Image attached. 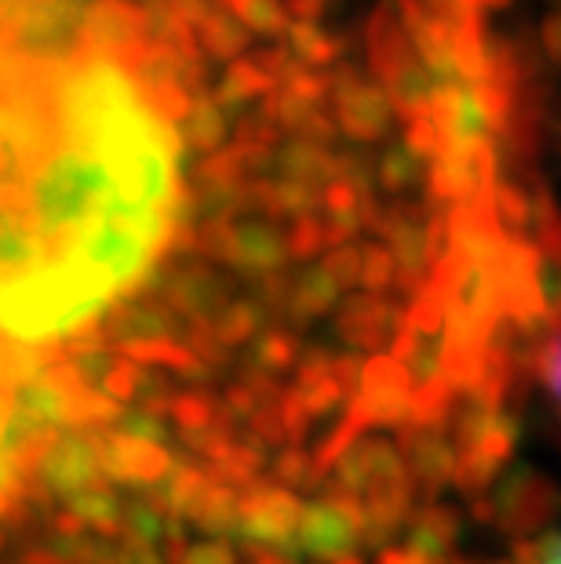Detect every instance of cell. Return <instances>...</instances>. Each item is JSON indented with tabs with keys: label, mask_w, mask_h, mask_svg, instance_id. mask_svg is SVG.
Wrapping results in <instances>:
<instances>
[{
	"label": "cell",
	"mask_w": 561,
	"mask_h": 564,
	"mask_svg": "<svg viewBox=\"0 0 561 564\" xmlns=\"http://www.w3.org/2000/svg\"><path fill=\"white\" fill-rule=\"evenodd\" d=\"M22 343H26V335H22L15 292L0 281V507L11 491L22 444L37 434L47 419L37 401L41 350Z\"/></svg>",
	"instance_id": "obj_1"
},
{
	"label": "cell",
	"mask_w": 561,
	"mask_h": 564,
	"mask_svg": "<svg viewBox=\"0 0 561 564\" xmlns=\"http://www.w3.org/2000/svg\"><path fill=\"white\" fill-rule=\"evenodd\" d=\"M452 444H456V485L463 496H477L482 499L499 470L515 459L518 448V419L507 412H485V408H471L460 404L456 423H452Z\"/></svg>",
	"instance_id": "obj_2"
},
{
	"label": "cell",
	"mask_w": 561,
	"mask_h": 564,
	"mask_svg": "<svg viewBox=\"0 0 561 564\" xmlns=\"http://www.w3.org/2000/svg\"><path fill=\"white\" fill-rule=\"evenodd\" d=\"M150 44V11L136 0H95L80 22L77 63L128 66Z\"/></svg>",
	"instance_id": "obj_3"
},
{
	"label": "cell",
	"mask_w": 561,
	"mask_h": 564,
	"mask_svg": "<svg viewBox=\"0 0 561 564\" xmlns=\"http://www.w3.org/2000/svg\"><path fill=\"white\" fill-rule=\"evenodd\" d=\"M499 150L493 142H471V147H445L427 175V197L431 208H456L482 194H493L499 183Z\"/></svg>",
	"instance_id": "obj_4"
},
{
	"label": "cell",
	"mask_w": 561,
	"mask_h": 564,
	"mask_svg": "<svg viewBox=\"0 0 561 564\" xmlns=\"http://www.w3.org/2000/svg\"><path fill=\"white\" fill-rule=\"evenodd\" d=\"M332 113L343 135L354 142H379L393 124V106L387 99L384 84L365 77L357 66L332 69Z\"/></svg>",
	"instance_id": "obj_5"
},
{
	"label": "cell",
	"mask_w": 561,
	"mask_h": 564,
	"mask_svg": "<svg viewBox=\"0 0 561 564\" xmlns=\"http://www.w3.org/2000/svg\"><path fill=\"white\" fill-rule=\"evenodd\" d=\"M412 376L398 357H376L365 368L362 390L350 408V415L343 419L357 437L365 426H398L412 415Z\"/></svg>",
	"instance_id": "obj_6"
},
{
	"label": "cell",
	"mask_w": 561,
	"mask_h": 564,
	"mask_svg": "<svg viewBox=\"0 0 561 564\" xmlns=\"http://www.w3.org/2000/svg\"><path fill=\"white\" fill-rule=\"evenodd\" d=\"M496 524L507 535L529 539L561 510V491L547 474L532 470V466H518L499 481L493 496Z\"/></svg>",
	"instance_id": "obj_7"
},
{
	"label": "cell",
	"mask_w": 561,
	"mask_h": 564,
	"mask_svg": "<svg viewBox=\"0 0 561 564\" xmlns=\"http://www.w3.org/2000/svg\"><path fill=\"white\" fill-rule=\"evenodd\" d=\"M205 245L216 256L230 259L234 267L248 273H267L278 270L289 259V241L267 223H212L205 234Z\"/></svg>",
	"instance_id": "obj_8"
},
{
	"label": "cell",
	"mask_w": 561,
	"mask_h": 564,
	"mask_svg": "<svg viewBox=\"0 0 561 564\" xmlns=\"http://www.w3.org/2000/svg\"><path fill=\"white\" fill-rule=\"evenodd\" d=\"M303 510L289 491L281 488H256L252 496L245 499L241 513H237V528L245 532V539L252 543H267V546H295L300 543V524H303Z\"/></svg>",
	"instance_id": "obj_9"
},
{
	"label": "cell",
	"mask_w": 561,
	"mask_h": 564,
	"mask_svg": "<svg viewBox=\"0 0 561 564\" xmlns=\"http://www.w3.org/2000/svg\"><path fill=\"white\" fill-rule=\"evenodd\" d=\"M401 452L409 477L427 496H438L449 481H456V444H452L449 430H423V426H404Z\"/></svg>",
	"instance_id": "obj_10"
},
{
	"label": "cell",
	"mask_w": 561,
	"mask_h": 564,
	"mask_svg": "<svg viewBox=\"0 0 561 564\" xmlns=\"http://www.w3.org/2000/svg\"><path fill=\"white\" fill-rule=\"evenodd\" d=\"M404 314L409 310L387 303L379 295H362V299H350L343 306V317H339V332L346 343L354 346H384V343H398V335L404 328Z\"/></svg>",
	"instance_id": "obj_11"
},
{
	"label": "cell",
	"mask_w": 561,
	"mask_h": 564,
	"mask_svg": "<svg viewBox=\"0 0 561 564\" xmlns=\"http://www.w3.org/2000/svg\"><path fill=\"white\" fill-rule=\"evenodd\" d=\"M273 172L281 175V183H300L310 189H321L336 183V153H328L325 147H314L306 139H292L273 153Z\"/></svg>",
	"instance_id": "obj_12"
},
{
	"label": "cell",
	"mask_w": 561,
	"mask_h": 564,
	"mask_svg": "<svg viewBox=\"0 0 561 564\" xmlns=\"http://www.w3.org/2000/svg\"><path fill=\"white\" fill-rule=\"evenodd\" d=\"M103 466L128 481H158L169 470V455L150 437H114L103 448Z\"/></svg>",
	"instance_id": "obj_13"
},
{
	"label": "cell",
	"mask_w": 561,
	"mask_h": 564,
	"mask_svg": "<svg viewBox=\"0 0 561 564\" xmlns=\"http://www.w3.org/2000/svg\"><path fill=\"white\" fill-rule=\"evenodd\" d=\"M460 539V513L452 507H423L409 521V546L420 550L423 557L438 564H449L452 546Z\"/></svg>",
	"instance_id": "obj_14"
},
{
	"label": "cell",
	"mask_w": 561,
	"mask_h": 564,
	"mask_svg": "<svg viewBox=\"0 0 561 564\" xmlns=\"http://www.w3.org/2000/svg\"><path fill=\"white\" fill-rule=\"evenodd\" d=\"M197 44L212 63H237L245 52H252V33L241 19L216 4V11L197 26Z\"/></svg>",
	"instance_id": "obj_15"
},
{
	"label": "cell",
	"mask_w": 561,
	"mask_h": 564,
	"mask_svg": "<svg viewBox=\"0 0 561 564\" xmlns=\"http://www.w3.org/2000/svg\"><path fill=\"white\" fill-rule=\"evenodd\" d=\"M273 88H278V80H273L252 55H245V58H237V63H230V69L223 74L219 88L212 95H216V102L226 113H237V106H245L248 99H256V95H270Z\"/></svg>",
	"instance_id": "obj_16"
},
{
	"label": "cell",
	"mask_w": 561,
	"mask_h": 564,
	"mask_svg": "<svg viewBox=\"0 0 561 564\" xmlns=\"http://www.w3.org/2000/svg\"><path fill=\"white\" fill-rule=\"evenodd\" d=\"M226 139V110L216 102V95H197L183 121V142L197 153H219Z\"/></svg>",
	"instance_id": "obj_17"
},
{
	"label": "cell",
	"mask_w": 561,
	"mask_h": 564,
	"mask_svg": "<svg viewBox=\"0 0 561 564\" xmlns=\"http://www.w3.org/2000/svg\"><path fill=\"white\" fill-rule=\"evenodd\" d=\"M95 477V455L85 441L69 437L63 441L58 448L52 452V459H47V481L63 491H80L88 488V481Z\"/></svg>",
	"instance_id": "obj_18"
},
{
	"label": "cell",
	"mask_w": 561,
	"mask_h": 564,
	"mask_svg": "<svg viewBox=\"0 0 561 564\" xmlns=\"http://www.w3.org/2000/svg\"><path fill=\"white\" fill-rule=\"evenodd\" d=\"M427 175H431V167H427L423 158H416L404 142H393L376 164V178L387 194H412V189H420V183H427Z\"/></svg>",
	"instance_id": "obj_19"
},
{
	"label": "cell",
	"mask_w": 561,
	"mask_h": 564,
	"mask_svg": "<svg viewBox=\"0 0 561 564\" xmlns=\"http://www.w3.org/2000/svg\"><path fill=\"white\" fill-rule=\"evenodd\" d=\"M284 44L292 47V55L300 58L306 69L332 66L343 55V47H346L343 37H332V33L321 30L317 22H292V30H289V37H284Z\"/></svg>",
	"instance_id": "obj_20"
},
{
	"label": "cell",
	"mask_w": 561,
	"mask_h": 564,
	"mask_svg": "<svg viewBox=\"0 0 561 564\" xmlns=\"http://www.w3.org/2000/svg\"><path fill=\"white\" fill-rule=\"evenodd\" d=\"M493 212L507 237H525L532 230V189H525L515 178H499L493 189Z\"/></svg>",
	"instance_id": "obj_21"
},
{
	"label": "cell",
	"mask_w": 561,
	"mask_h": 564,
	"mask_svg": "<svg viewBox=\"0 0 561 564\" xmlns=\"http://www.w3.org/2000/svg\"><path fill=\"white\" fill-rule=\"evenodd\" d=\"M336 292H339V284H336V278H332L325 267L306 270L303 278L295 281V288H292V310H295V317L325 314V310H332V303H336Z\"/></svg>",
	"instance_id": "obj_22"
},
{
	"label": "cell",
	"mask_w": 561,
	"mask_h": 564,
	"mask_svg": "<svg viewBox=\"0 0 561 564\" xmlns=\"http://www.w3.org/2000/svg\"><path fill=\"white\" fill-rule=\"evenodd\" d=\"M241 22L256 37H289L292 30V15L284 8V0H252L241 11Z\"/></svg>",
	"instance_id": "obj_23"
},
{
	"label": "cell",
	"mask_w": 561,
	"mask_h": 564,
	"mask_svg": "<svg viewBox=\"0 0 561 564\" xmlns=\"http://www.w3.org/2000/svg\"><path fill=\"white\" fill-rule=\"evenodd\" d=\"M398 281V262L387 245H362V284L373 292H384Z\"/></svg>",
	"instance_id": "obj_24"
},
{
	"label": "cell",
	"mask_w": 561,
	"mask_h": 564,
	"mask_svg": "<svg viewBox=\"0 0 561 564\" xmlns=\"http://www.w3.org/2000/svg\"><path fill=\"white\" fill-rule=\"evenodd\" d=\"M401 142L416 153V158H423V161H431V164L441 158V150H445V139H441V128L434 124V117H420V121L404 124Z\"/></svg>",
	"instance_id": "obj_25"
},
{
	"label": "cell",
	"mask_w": 561,
	"mask_h": 564,
	"mask_svg": "<svg viewBox=\"0 0 561 564\" xmlns=\"http://www.w3.org/2000/svg\"><path fill=\"white\" fill-rule=\"evenodd\" d=\"M325 245H332L328 241V223L314 219V215H303V219H295L292 237H289V256L310 259V256H317V251L325 248Z\"/></svg>",
	"instance_id": "obj_26"
},
{
	"label": "cell",
	"mask_w": 561,
	"mask_h": 564,
	"mask_svg": "<svg viewBox=\"0 0 561 564\" xmlns=\"http://www.w3.org/2000/svg\"><path fill=\"white\" fill-rule=\"evenodd\" d=\"M325 270L336 278L339 288H354L362 284V248H332L325 259Z\"/></svg>",
	"instance_id": "obj_27"
},
{
	"label": "cell",
	"mask_w": 561,
	"mask_h": 564,
	"mask_svg": "<svg viewBox=\"0 0 561 564\" xmlns=\"http://www.w3.org/2000/svg\"><path fill=\"white\" fill-rule=\"evenodd\" d=\"M179 564H234V554L223 543H197L179 557Z\"/></svg>",
	"instance_id": "obj_28"
},
{
	"label": "cell",
	"mask_w": 561,
	"mask_h": 564,
	"mask_svg": "<svg viewBox=\"0 0 561 564\" xmlns=\"http://www.w3.org/2000/svg\"><path fill=\"white\" fill-rule=\"evenodd\" d=\"M540 47L554 66H561V8H554L540 26Z\"/></svg>",
	"instance_id": "obj_29"
},
{
	"label": "cell",
	"mask_w": 561,
	"mask_h": 564,
	"mask_svg": "<svg viewBox=\"0 0 561 564\" xmlns=\"http://www.w3.org/2000/svg\"><path fill=\"white\" fill-rule=\"evenodd\" d=\"M540 376H543L547 387L554 390V398L561 401V335L543 350V357H540Z\"/></svg>",
	"instance_id": "obj_30"
},
{
	"label": "cell",
	"mask_w": 561,
	"mask_h": 564,
	"mask_svg": "<svg viewBox=\"0 0 561 564\" xmlns=\"http://www.w3.org/2000/svg\"><path fill=\"white\" fill-rule=\"evenodd\" d=\"M284 8H289L292 22H317L325 15L328 0H284Z\"/></svg>",
	"instance_id": "obj_31"
},
{
	"label": "cell",
	"mask_w": 561,
	"mask_h": 564,
	"mask_svg": "<svg viewBox=\"0 0 561 564\" xmlns=\"http://www.w3.org/2000/svg\"><path fill=\"white\" fill-rule=\"evenodd\" d=\"M376 564H438V561L423 557L420 550H412V546H387Z\"/></svg>",
	"instance_id": "obj_32"
},
{
	"label": "cell",
	"mask_w": 561,
	"mask_h": 564,
	"mask_svg": "<svg viewBox=\"0 0 561 564\" xmlns=\"http://www.w3.org/2000/svg\"><path fill=\"white\" fill-rule=\"evenodd\" d=\"M125 564H161V561H158V554H150V550H131Z\"/></svg>",
	"instance_id": "obj_33"
},
{
	"label": "cell",
	"mask_w": 561,
	"mask_h": 564,
	"mask_svg": "<svg viewBox=\"0 0 561 564\" xmlns=\"http://www.w3.org/2000/svg\"><path fill=\"white\" fill-rule=\"evenodd\" d=\"M216 4H219L223 11H230V15L241 19V11H245L248 4H252V0H216Z\"/></svg>",
	"instance_id": "obj_34"
},
{
	"label": "cell",
	"mask_w": 561,
	"mask_h": 564,
	"mask_svg": "<svg viewBox=\"0 0 561 564\" xmlns=\"http://www.w3.org/2000/svg\"><path fill=\"white\" fill-rule=\"evenodd\" d=\"M463 4H471L474 11H496V8H507V0H463Z\"/></svg>",
	"instance_id": "obj_35"
},
{
	"label": "cell",
	"mask_w": 561,
	"mask_h": 564,
	"mask_svg": "<svg viewBox=\"0 0 561 564\" xmlns=\"http://www.w3.org/2000/svg\"><path fill=\"white\" fill-rule=\"evenodd\" d=\"M547 564H561V532H551V561Z\"/></svg>",
	"instance_id": "obj_36"
},
{
	"label": "cell",
	"mask_w": 561,
	"mask_h": 564,
	"mask_svg": "<svg viewBox=\"0 0 561 564\" xmlns=\"http://www.w3.org/2000/svg\"><path fill=\"white\" fill-rule=\"evenodd\" d=\"M256 564H284V561H278V557H262V561H256Z\"/></svg>",
	"instance_id": "obj_37"
},
{
	"label": "cell",
	"mask_w": 561,
	"mask_h": 564,
	"mask_svg": "<svg viewBox=\"0 0 561 564\" xmlns=\"http://www.w3.org/2000/svg\"><path fill=\"white\" fill-rule=\"evenodd\" d=\"M488 564H515V561H488Z\"/></svg>",
	"instance_id": "obj_38"
},
{
	"label": "cell",
	"mask_w": 561,
	"mask_h": 564,
	"mask_svg": "<svg viewBox=\"0 0 561 564\" xmlns=\"http://www.w3.org/2000/svg\"><path fill=\"white\" fill-rule=\"evenodd\" d=\"M558 4H561V0H558Z\"/></svg>",
	"instance_id": "obj_39"
}]
</instances>
